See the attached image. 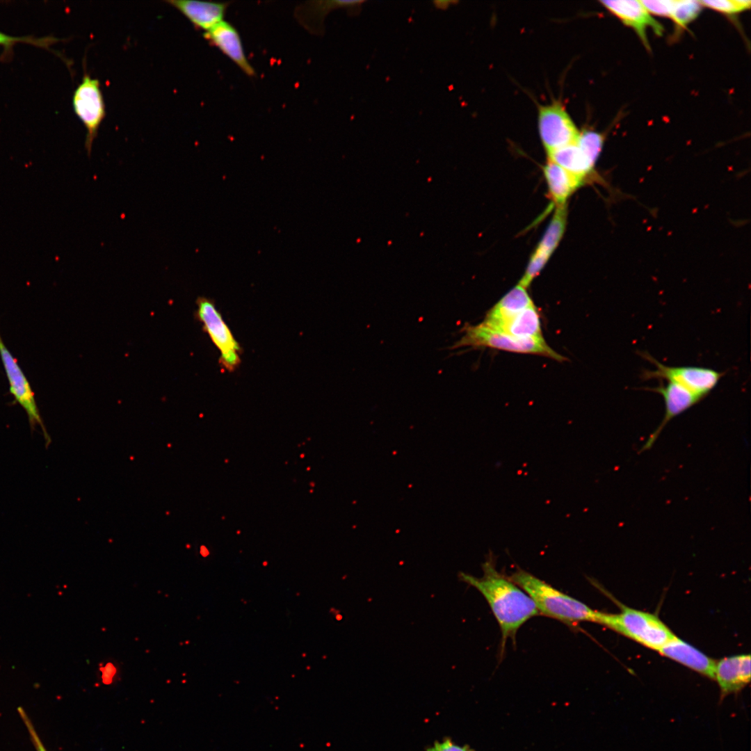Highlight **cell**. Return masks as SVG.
I'll return each mask as SVG.
<instances>
[{"instance_id":"6da1fadb","label":"cell","mask_w":751,"mask_h":751,"mask_svg":"<svg viewBox=\"0 0 751 751\" xmlns=\"http://www.w3.org/2000/svg\"><path fill=\"white\" fill-rule=\"evenodd\" d=\"M482 568L481 577L461 573L460 578L480 591L488 602L499 625L504 647L507 639L514 638L524 623L540 613L530 596L497 570L491 552Z\"/></svg>"},{"instance_id":"7a4b0ae2","label":"cell","mask_w":751,"mask_h":751,"mask_svg":"<svg viewBox=\"0 0 751 751\" xmlns=\"http://www.w3.org/2000/svg\"><path fill=\"white\" fill-rule=\"evenodd\" d=\"M534 601L539 613L574 627L596 622L597 611L552 587L531 573L517 569L508 577Z\"/></svg>"},{"instance_id":"3957f363","label":"cell","mask_w":751,"mask_h":751,"mask_svg":"<svg viewBox=\"0 0 751 751\" xmlns=\"http://www.w3.org/2000/svg\"><path fill=\"white\" fill-rule=\"evenodd\" d=\"M619 606V613L597 611L596 623L657 652L676 636L656 615Z\"/></svg>"},{"instance_id":"277c9868","label":"cell","mask_w":751,"mask_h":751,"mask_svg":"<svg viewBox=\"0 0 751 751\" xmlns=\"http://www.w3.org/2000/svg\"><path fill=\"white\" fill-rule=\"evenodd\" d=\"M465 334L454 347L485 346L495 349L539 355L563 362L567 358L554 351L540 338H517L507 333L490 329L482 323L465 328Z\"/></svg>"},{"instance_id":"5b68a950","label":"cell","mask_w":751,"mask_h":751,"mask_svg":"<svg viewBox=\"0 0 751 751\" xmlns=\"http://www.w3.org/2000/svg\"><path fill=\"white\" fill-rule=\"evenodd\" d=\"M196 318L220 353V363L234 371L241 363V347L218 310L213 300L200 296L196 300Z\"/></svg>"},{"instance_id":"8992f818","label":"cell","mask_w":751,"mask_h":751,"mask_svg":"<svg viewBox=\"0 0 751 751\" xmlns=\"http://www.w3.org/2000/svg\"><path fill=\"white\" fill-rule=\"evenodd\" d=\"M642 356L654 364L656 369L645 371V379L657 378L674 382L703 399L718 383L722 372L697 366H670L661 364L647 353Z\"/></svg>"},{"instance_id":"52a82bcc","label":"cell","mask_w":751,"mask_h":751,"mask_svg":"<svg viewBox=\"0 0 751 751\" xmlns=\"http://www.w3.org/2000/svg\"><path fill=\"white\" fill-rule=\"evenodd\" d=\"M72 103L75 113L87 131L85 147L90 156L93 142L106 114L99 81L85 74L74 91Z\"/></svg>"},{"instance_id":"ba28073f","label":"cell","mask_w":751,"mask_h":751,"mask_svg":"<svg viewBox=\"0 0 751 751\" xmlns=\"http://www.w3.org/2000/svg\"><path fill=\"white\" fill-rule=\"evenodd\" d=\"M538 128L547 153L576 142L580 133L559 102L539 107Z\"/></svg>"},{"instance_id":"9c48e42d","label":"cell","mask_w":751,"mask_h":751,"mask_svg":"<svg viewBox=\"0 0 751 751\" xmlns=\"http://www.w3.org/2000/svg\"><path fill=\"white\" fill-rule=\"evenodd\" d=\"M0 356L4 370L9 382L10 391L17 402L25 410L29 424L33 428L36 425H40L43 432L45 439L49 442V437L43 424L39 410L38 408L34 392L29 384L24 372L21 369L17 360L5 345L0 334Z\"/></svg>"},{"instance_id":"30bf717a","label":"cell","mask_w":751,"mask_h":751,"mask_svg":"<svg viewBox=\"0 0 751 751\" xmlns=\"http://www.w3.org/2000/svg\"><path fill=\"white\" fill-rule=\"evenodd\" d=\"M566 206L556 207L544 234L529 259L524 274L519 282V284L526 289L541 272L562 239L567 225Z\"/></svg>"},{"instance_id":"8fae6325","label":"cell","mask_w":751,"mask_h":751,"mask_svg":"<svg viewBox=\"0 0 751 751\" xmlns=\"http://www.w3.org/2000/svg\"><path fill=\"white\" fill-rule=\"evenodd\" d=\"M647 389L656 392L663 396L665 410L663 419L660 425L650 434L646 442L640 449L639 453L648 451L653 446L663 429L671 419L684 412L702 400L701 398L686 388L670 381H667L665 385L660 383L658 387L647 388Z\"/></svg>"},{"instance_id":"7c38bea8","label":"cell","mask_w":751,"mask_h":751,"mask_svg":"<svg viewBox=\"0 0 751 751\" xmlns=\"http://www.w3.org/2000/svg\"><path fill=\"white\" fill-rule=\"evenodd\" d=\"M600 3L624 24L633 28L647 49H650L647 37V28L651 27L658 35L663 33V26L652 17L640 1H601Z\"/></svg>"},{"instance_id":"4fadbf2b","label":"cell","mask_w":751,"mask_h":751,"mask_svg":"<svg viewBox=\"0 0 751 751\" xmlns=\"http://www.w3.org/2000/svg\"><path fill=\"white\" fill-rule=\"evenodd\" d=\"M204 37L210 45L220 51L245 74L250 77L256 75L254 67L245 54L240 34L232 24L223 20L204 32Z\"/></svg>"},{"instance_id":"5bb4252c","label":"cell","mask_w":751,"mask_h":751,"mask_svg":"<svg viewBox=\"0 0 751 751\" xmlns=\"http://www.w3.org/2000/svg\"><path fill=\"white\" fill-rule=\"evenodd\" d=\"M750 656L739 654L716 661L714 679L720 689L721 697L743 689L750 681Z\"/></svg>"},{"instance_id":"9a60e30c","label":"cell","mask_w":751,"mask_h":751,"mask_svg":"<svg viewBox=\"0 0 751 751\" xmlns=\"http://www.w3.org/2000/svg\"><path fill=\"white\" fill-rule=\"evenodd\" d=\"M658 652L705 677L714 679L716 661L677 636L663 645Z\"/></svg>"},{"instance_id":"2e32d148","label":"cell","mask_w":751,"mask_h":751,"mask_svg":"<svg viewBox=\"0 0 751 751\" xmlns=\"http://www.w3.org/2000/svg\"><path fill=\"white\" fill-rule=\"evenodd\" d=\"M179 11L195 28L204 32L224 20L228 2H204L186 0L166 1Z\"/></svg>"},{"instance_id":"e0dca14e","label":"cell","mask_w":751,"mask_h":751,"mask_svg":"<svg viewBox=\"0 0 751 751\" xmlns=\"http://www.w3.org/2000/svg\"><path fill=\"white\" fill-rule=\"evenodd\" d=\"M533 305L526 289L518 284L489 311L482 324L499 331L512 317Z\"/></svg>"},{"instance_id":"ac0fdd59","label":"cell","mask_w":751,"mask_h":751,"mask_svg":"<svg viewBox=\"0 0 751 751\" xmlns=\"http://www.w3.org/2000/svg\"><path fill=\"white\" fill-rule=\"evenodd\" d=\"M362 1H310L298 6L295 17L298 23L312 34L323 32V23L326 15L337 8H351L360 6Z\"/></svg>"},{"instance_id":"d6986e66","label":"cell","mask_w":751,"mask_h":751,"mask_svg":"<svg viewBox=\"0 0 751 751\" xmlns=\"http://www.w3.org/2000/svg\"><path fill=\"white\" fill-rule=\"evenodd\" d=\"M543 173L549 195L556 207L566 206L569 197L586 182L549 160Z\"/></svg>"},{"instance_id":"ffe728a7","label":"cell","mask_w":751,"mask_h":751,"mask_svg":"<svg viewBox=\"0 0 751 751\" xmlns=\"http://www.w3.org/2000/svg\"><path fill=\"white\" fill-rule=\"evenodd\" d=\"M548 160L583 181L594 173V163L576 142L570 143L549 152Z\"/></svg>"},{"instance_id":"44dd1931","label":"cell","mask_w":751,"mask_h":751,"mask_svg":"<svg viewBox=\"0 0 751 751\" xmlns=\"http://www.w3.org/2000/svg\"><path fill=\"white\" fill-rule=\"evenodd\" d=\"M499 331L517 338L542 337L540 317L535 305L518 313Z\"/></svg>"},{"instance_id":"7402d4cb","label":"cell","mask_w":751,"mask_h":751,"mask_svg":"<svg viewBox=\"0 0 751 751\" xmlns=\"http://www.w3.org/2000/svg\"><path fill=\"white\" fill-rule=\"evenodd\" d=\"M699 1H672L670 18L679 26H685L695 19L701 10Z\"/></svg>"},{"instance_id":"603a6c76","label":"cell","mask_w":751,"mask_h":751,"mask_svg":"<svg viewBox=\"0 0 751 751\" xmlns=\"http://www.w3.org/2000/svg\"><path fill=\"white\" fill-rule=\"evenodd\" d=\"M576 143L584 153L596 163L604 144L603 135L594 131L585 130L579 133Z\"/></svg>"},{"instance_id":"cb8c5ba5","label":"cell","mask_w":751,"mask_h":751,"mask_svg":"<svg viewBox=\"0 0 751 751\" xmlns=\"http://www.w3.org/2000/svg\"><path fill=\"white\" fill-rule=\"evenodd\" d=\"M702 6L727 14L741 12L750 7L751 1L747 0H712L699 1Z\"/></svg>"},{"instance_id":"d4e9b609","label":"cell","mask_w":751,"mask_h":751,"mask_svg":"<svg viewBox=\"0 0 751 751\" xmlns=\"http://www.w3.org/2000/svg\"><path fill=\"white\" fill-rule=\"evenodd\" d=\"M18 713L26 726L36 751H47L32 721L22 707L17 708Z\"/></svg>"},{"instance_id":"484cf974","label":"cell","mask_w":751,"mask_h":751,"mask_svg":"<svg viewBox=\"0 0 751 751\" xmlns=\"http://www.w3.org/2000/svg\"><path fill=\"white\" fill-rule=\"evenodd\" d=\"M649 13L659 16L670 17L672 1H640Z\"/></svg>"},{"instance_id":"4316f807","label":"cell","mask_w":751,"mask_h":751,"mask_svg":"<svg viewBox=\"0 0 751 751\" xmlns=\"http://www.w3.org/2000/svg\"><path fill=\"white\" fill-rule=\"evenodd\" d=\"M426 751H473L467 745H460L450 738L435 741Z\"/></svg>"},{"instance_id":"83f0119b","label":"cell","mask_w":751,"mask_h":751,"mask_svg":"<svg viewBox=\"0 0 751 751\" xmlns=\"http://www.w3.org/2000/svg\"><path fill=\"white\" fill-rule=\"evenodd\" d=\"M450 3L451 2L448 1H440L434 2L435 6L439 8H445L449 6Z\"/></svg>"}]
</instances>
